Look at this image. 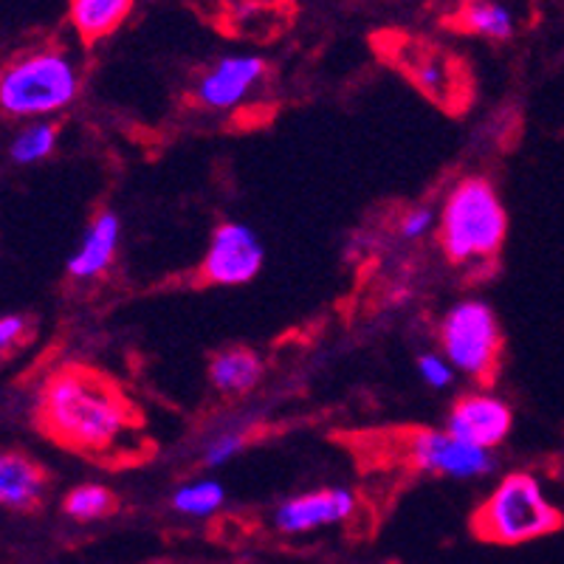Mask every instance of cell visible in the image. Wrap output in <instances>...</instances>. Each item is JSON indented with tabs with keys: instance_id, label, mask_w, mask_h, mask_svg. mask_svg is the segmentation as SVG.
I'll use <instances>...</instances> for the list:
<instances>
[{
	"instance_id": "obj_1",
	"label": "cell",
	"mask_w": 564,
	"mask_h": 564,
	"mask_svg": "<svg viewBox=\"0 0 564 564\" xmlns=\"http://www.w3.org/2000/svg\"><path fill=\"white\" fill-rule=\"evenodd\" d=\"M34 426L59 449L110 468L150 457L144 415L122 384L90 365H63L40 387Z\"/></svg>"
},
{
	"instance_id": "obj_2",
	"label": "cell",
	"mask_w": 564,
	"mask_h": 564,
	"mask_svg": "<svg viewBox=\"0 0 564 564\" xmlns=\"http://www.w3.org/2000/svg\"><path fill=\"white\" fill-rule=\"evenodd\" d=\"M508 238V212L494 184L468 175L452 186L437 218V240L455 265H494Z\"/></svg>"
},
{
	"instance_id": "obj_3",
	"label": "cell",
	"mask_w": 564,
	"mask_h": 564,
	"mask_svg": "<svg viewBox=\"0 0 564 564\" xmlns=\"http://www.w3.org/2000/svg\"><path fill=\"white\" fill-rule=\"evenodd\" d=\"M79 68L59 45H34L0 68V113L43 119L79 97Z\"/></svg>"
},
{
	"instance_id": "obj_4",
	"label": "cell",
	"mask_w": 564,
	"mask_h": 564,
	"mask_svg": "<svg viewBox=\"0 0 564 564\" xmlns=\"http://www.w3.org/2000/svg\"><path fill=\"white\" fill-rule=\"evenodd\" d=\"M471 533L488 545H525L564 528V513L545 497L533 475L513 471L502 477L471 513Z\"/></svg>"
},
{
	"instance_id": "obj_5",
	"label": "cell",
	"mask_w": 564,
	"mask_h": 564,
	"mask_svg": "<svg viewBox=\"0 0 564 564\" xmlns=\"http://www.w3.org/2000/svg\"><path fill=\"white\" fill-rule=\"evenodd\" d=\"M376 48L390 63L392 68L423 97L437 105L446 113H460L471 102V77L468 68L457 54H452L446 45H437L426 37L415 34L392 32L379 34Z\"/></svg>"
},
{
	"instance_id": "obj_6",
	"label": "cell",
	"mask_w": 564,
	"mask_h": 564,
	"mask_svg": "<svg viewBox=\"0 0 564 564\" xmlns=\"http://www.w3.org/2000/svg\"><path fill=\"white\" fill-rule=\"evenodd\" d=\"M443 359L482 387L500 379L506 359V336L491 305L480 300H463L446 311L437 327Z\"/></svg>"
},
{
	"instance_id": "obj_7",
	"label": "cell",
	"mask_w": 564,
	"mask_h": 564,
	"mask_svg": "<svg viewBox=\"0 0 564 564\" xmlns=\"http://www.w3.org/2000/svg\"><path fill=\"white\" fill-rule=\"evenodd\" d=\"M401 452L415 471L449 480H475L494 468V455L457 441L446 430H410L401 435Z\"/></svg>"
},
{
	"instance_id": "obj_8",
	"label": "cell",
	"mask_w": 564,
	"mask_h": 564,
	"mask_svg": "<svg viewBox=\"0 0 564 564\" xmlns=\"http://www.w3.org/2000/svg\"><path fill=\"white\" fill-rule=\"evenodd\" d=\"M265 249L251 226L238 220H224L212 231L209 249L198 269V282L218 289H238L254 280L263 269Z\"/></svg>"
},
{
	"instance_id": "obj_9",
	"label": "cell",
	"mask_w": 564,
	"mask_h": 564,
	"mask_svg": "<svg viewBox=\"0 0 564 564\" xmlns=\"http://www.w3.org/2000/svg\"><path fill=\"white\" fill-rule=\"evenodd\" d=\"M513 430V412L491 392H468L457 398L446 417V432L477 449H497Z\"/></svg>"
},
{
	"instance_id": "obj_10",
	"label": "cell",
	"mask_w": 564,
	"mask_h": 564,
	"mask_svg": "<svg viewBox=\"0 0 564 564\" xmlns=\"http://www.w3.org/2000/svg\"><path fill=\"white\" fill-rule=\"evenodd\" d=\"M265 70L269 65L257 54H226L200 74L195 85V102L206 110L238 108L263 83Z\"/></svg>"
},
{
	"instance_id": "obj_11",
	"label": "cell",
	"mask_w": 564,
	"mask_h": 564,
	"mask_svg": "<svg viewBox=\"0 0 564 564\" xmlns=\"http://www.w3.org/2000/svg\"><path fill=\"white\" fill-rule=\"evenodd\" d=\"M356 511V497L347 488H319L280 502L274 525L280 533H308L327 525H339Z\"/></svg>"
},
{
	"instance_id": "obj_12",
	"label": "cell",
	"mask_w": 564,
	"mask_h": 564,
	"mask_svg": "<svg viewBox=\"0 0 564 564\" xmlns=\"http://www.w3.org/2000/svg\"><path fill=\"white\" fill-rule=\"evenodd\" d=\"M52 486L40 460L20 449H0V506L12 511H37Z\"/></svg>"
},
{
	"instance_id": "obj_13",
	"label": "cell",
	"mask_w": 564,
	"mask_h": 564,
	"mask_svg": "<svg viewBox=\"0 0 564 564\" xmlns=\"http://www.w3.org/2000/svg\"><path fill=\"white\" fill-rule=\"evenodd\" d=\"M119 238H122L119 215L113 209H102L97 218L90 220L79 246L68 257V274L74 280H94V276L105 274L116 260Z\"/></svg>"
},
{
	"instance_id": "obj_14",
	"label": "cell",
	"mask_w": 564,
	"mask_h": 564,
	"mask_svg": "<svg viewBox=\"0 0 564 564\" xmlns=\"http://www.w3.org/2000/svg\"><path fill=\"white\" fill-rule=\"evenodd\" d=\"M263 359L251 347H224L212 352L209 384L224 395H246L263 381Z\"/></svg>"
},
{
	"instance_id": "obj_15",
	"label": "cell",
	"mask_w": 564,
	"mask_h": 564,
	"mask_svg": "<svg viewBox=\"0 0 564 564\" xmlns=\"http://www.w3.org/2000/svg\"><path fill=\"white\" fill-rule=\"evenodd\" d=\"M135 0H68V20L85 45L110 37L128 23Z\"/></svg>"
},
{
	"instance_id": "obj_16",
	"label": "cell",
	"mask_w": 564,
	"mask_h": 564,
	"mask_svg": "<svg viewBox=\"0 0 564 564\" xmlns=\"http://www.w3.org/2000/svg\"><path fill=\"white\" fill-rule=\"evenodd\" d=\"M452 26L475 37L506 43L513 37V12L502 0H460L452 12Z\"/></svg>"
},
{
	"instance_id": "obj_17",
	"label": "cell",
	"mask_w": 564,
	"mask_h": 564,
	"mask_svg": "<svg viewBox=\"0 0 564 564\" xmlns=\"http://www.w3.org/2000/svg\"><path fill=\"white\" fill-rule=\"evenodd\" d=\"M65 517L74 522H97L105 517H113L119 511V497L108 486L99 482H83V486L70 488L63 500Z\"/></svg>"
},
{
	"instance_id": "obj_18",
	"label": "cell",
	"mask_w": 564,
	"mask_h": 564,
	"mask_svg": "<svg viewBox=\"0 0 564 564\" xmlns=\"http://www.w3.org/2000/svg\"><path fill=\"white\" fill-rule=\"evenodd\" d=\"M224 500L226 488L218 480H193L173 494V508L186 517H209L224 506Z\"/></svg>"
},
{
	"instance_id": "obj_19",
	"label": "cell",
	"mask_w": 564,
	"mask_h": 564,
	"mask_svg": "<svg viewBox=\"0 0 564 564\" xmlns=\"http://www.w3.org/2000/svg\"><path fill=\"white\" fill-rule=\"evenodd\" d=\"M54 144H57V124L34 122L26 130H20L18 139L12 141V159L18 164H34L52 155Z\"/></svg>"
},
{
	"instance_id": "obj_20",
	"label": "cell",
	"mask_w": 564,
	"mask_h": 564,
	"mask_svg": "<svg viewBox=\"0 0 564 564\" xmlns=\"http://www.w3.org/2000/svg\"><path fill=\"white\" fill-rule=\"evenodd\" d=\"M246 446V435L240 430H229V432H218V435H212L204 446V466H224L229 463L231 457L240 455V449Z\"/></svg>"
},
{
	"instance_id": "obj_21",
	"label": "cell",
	"mask_w": 564,
	"mask_h": 564,
	"mask_svg": "<svg viewBox=\"0 0 564 564\" xmlns=\"http://www.w3.org/2000/svg\"><path fill=\"white\" fill-rule=\"evenodd\" d=\"M417 372H421V379L432 390H446L455 381V367L443 359V356H437V352H423L421 359H417Z\"/></svg>"
},
{
	"instance_id": "obj_22",
	"label": "cell",
	"mask_w": 564,
	"mask_h": 564,
	"mask_svg": "<svg viewBox=\"0 0 564 564\" xmlns=\"http://www.w3.org/2000/svg\"><path fill=\"white\" fill-rule=\"evenodd\" d=\"M29 339H32V322H29V316H0V356L18 350Z\"/></svg>"
},
{
	"instance_id": "obj_23",
	"label": "cell",
	"mask_w": 564,
	"mask_h": 564,
	"mask_svg": "<svg viewBox=\"0 0 564 564\" xmlns=\"http://www.w3.org/2000/svg\"><path fill=\"white\" fill-rule=\"evenodd\" d=\"M435 212H432L430 206H415V209L404 212V215H401V238H423V235L435 226Z\"/></svg>"
}]
</instances>
